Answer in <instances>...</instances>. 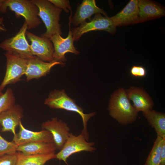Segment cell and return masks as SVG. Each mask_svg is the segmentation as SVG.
<instances>
[{"label": "cell", "mask_w": 165, "mask_h": 165, "mask_svg": "<svg viewBox=\"0 0 165 165\" xmlns=\"http://www.w3.org/2000/svg\"><path fill=\"white\" fill-rule=\"evenodd\" d=\"M138 4V0H130L121 11L111 17L116 27L139 20Z\"/></svg>", "instance_id": "17"}, {"label": "cell", "mask_w": 165, "mask_h": 165, "mask_svg": "<svg viewBox=\"0 0 165 165\" xmlns=\"http://www.w3.org/2000/svg\"><path fill=\"white\" fill-rule=\"evenodd\" d=\"M8 8L16 15L24 17L29 30L36 28L41 23L38 17V9L30 0H3L0 12L6 13Z\"/></svg>", "instance_id": "4"}, {"label": "cell", "mask_w": 165, "mask_h": 165, "mask_svg": "<svg viewBox=\"0 0 165 165\" xmlns=\"http://www.w3.org/2000/svg\"><path fill=\"white\" fill-rule=\"evenodd\" d=\"M71 23L69 21V31L67 37L63 38L60 34H55L52 36L50 39L53 43L54 51L53 60L61 63L64 65V62L66 59L65 54L71 53L78 55L79 52L77 50L74 45L72 32L71 29Z\"/></svg>", "instance_id": "9"}, {"label": "cell", "mask_w": 165, "mask_h": 165, "mask_svg": "<svg viewBox=\"0 0 165 165\" xmlns=\"http://www.w3.org/2000/svg\"><path fill=\"white\" fill-rule=\"evenodd\" d=\"M19 126V131L14 136L12 141L18 146L36 142H54L52 134L48 130H42L39 131L35 132L29 130L24 127L21 122Z\"/></svg>", "instance_id": "13"}, {"label": "cell", "mask_w": 165, "mask_h": 165, "mask_svg": "<svg viewBox=\"0 0 165 165\" xmlns=\"http://www.w3.org/2000/svg\"><path fill=\"white\" fill-rule=\"evenodd\" d=\"M41 127L50 132L57 149L59 150L62 148L70 133L67 124L56 117L43 123Z\"/></svg>", "instance_id": "11"}, {"label": "cell", "mask_w": 165, "mask_h": 165, "mask_svg": "<svg viewBox=\"0 0 165 165\" xmlns=\"http://www.w3.org/2000/svg\"><path fill=\"white\" fill-rule=\"evenodd\" d=\"M44 104L52 108L62 109L78 113L82 120L83 127L81 133L88 140L87 123L89 119L95 115V112L84 113L83 109L67 95L64 90L55 89L51 92L45 99Z\"/></svg>", "instance_id": "2"}, {"label": "cell", "mask_w": 165, "mask_h": 165, "mask_svg": "<svg viewBox=\"0 0 165 165\" xmlns=\"http://www.w3.org/2000/svg\"><path fill=\"white\" fill-rule=\"evenodd\" d=\"M57 149L53 142H36L19 145L16 150L24 155H30L48 154L55 152Z\"/></svg>", "instance_id": "18"}, {"label": "cell", "mask_w": 165, "mask_h": 165, "mask_svg": "<svg viewBox=\"0 0 165 165\" xmlns=\"http://www.w3.org/2000/svg\"><path fill=\"white\" fill-rule=\"evenodd\" d=\"M57 7L63 9L66 13H68L69 10L72 12L71 6L69 0H49Z\"/></svg>", "instance_id": "26"}, {"label": "cell", "mask_w": 165, "mask_h": 165, "mask_svg": "<svg viewBox=\"0 0 165 165\" xmlns=\"http://www.w3.org/2000/svg\"><path fill=\"white\" fill-rule=\"evenodd\" d=\"M18 145L13 141L10 142L3 138L0 134V156L5 154H13L16 152Z\"/></svg>", "instance_id": "24"}, {"label": "cell", "mask_w": 165, "mask_h": 165, "mask_svg": "<svg viewBox=\"0 0 165 165\" xmlns=\"http://www.w3.org/2000/svg\"><path fill=\"white\" fill-rule=\"evenodd\" d=\"M125 90L128 98L133 102V106L138 112H145L152 109L153 102L143 89L132 86Z\"/></svg>", "instance_id": "16"}, {"label": "cell", "mask_w": 165, "mask_h": 165, "mask_svg": "<svg viewBox=\"0 0 165 165\" xmlns=\"http://www.w3.org/2000/svg\"><path fill=\"white\" fill-rule=\"evenodd\" d=\"M23 116L22 107L19 104H14L0 115L1 131L11 132L15 135L16 128L19 126Z\"/></svg>", "instance_id": "12"}, {"label": "cell", "mask_w": 165, "mask_h": 165, "mask_svg": "<svg viewBox=\"0 0 165 165\" xmlns=\"http://www.w3.org/2000/svg\"><path fill=\"white\" fill-rule=\"evenodd\" d=\"M16 165H44L47 161L56 159L55 152L43 155H25L20 152H16Z\"/></svg>", "instance_id": "21"}, {"label": "cell", "mask_w": 165, "mask_h": 165, "mask_svg": "<svg viewBox=\"0 0 165 165\" xmlns=\"http://www.w3.org/2000/svg\"><path fill=\"white\" fill-rule=\"evenodd\" d=\"M160 165H165V139L164 140L161 152Z\"/></svg>", "instance_id": "28"}, {"label": "cell", "mask_w": 165, "mask_h": 165, "mask_svg": "<svg viewBox=\"0 0 165 165\" xmlns=\"http://www.w3.org/2000/svg\"><path fill=\"white\" fill-rule=\"evenodd\" d=\"M131 75L135 77H144L146 74V71L145 68L141 66L134 65L130 70Z\"/></svg>", "instance_id": "27"}, {"label": "cell", "mask_w": 165, "mask_h": 165, "mask_svg": "<svg viewBox=\"0 0 165 165\" xmlns=\"http://www.w3.org/2000/svg\"><path fill=\"white\" fill-rule=\"evenodd\" d=\"M16 152L0 155V165H16L17 157Z\"/></svg>", "instance_id": "25"}, {"label": "cell", "mask_w": 165, "mask_h": 165, "mask_svg": "<svg viewBox=\"0 0 165 165\" xmlns=\"http://www.w3.org/2000/svg\"><path fill=\"white\" fill-rule=\"evenodd\" d=\"M28 25L25 22L18 32L14 36L7 38L0 43V48L18 54L22 57L28 59L34 57L30 45L26 37Z\"/></svg>", "instance_id": "8"}, {"label": "cell", "mask_w": 165, "mask_h": 165, "mask_svg": "<svg viewBox=\"0 0 165 165\" xmlns=\"http://www.w3.org/2000/svg\"><path fill=\"white\" fill-rule=\"evenodd\" d=\"M26 35L31 42V49L34 56L46 62L53 61L54 49L50 38L37 36L28 31Z\"/></svg>", "instance_id": "10"}, {"label": "cell", "mask_w": 165, "mask_h": 165, "mask_svg": "<svg viewBox=\"0 0 165 165\" xmlns=\"http://www.w3.org/2000/svg\"><path fill=\"white\" fill-rule=\"evenodd\" d=\"M38 9V16L44 23L46 32L41 36L50 38L55 34H62L59 22L62 10L52 3L49 0H31Z\"/></svg>", "instance_id": "3"}, {"label": "cell", "mask_w": 165, "mask_h": 165, "mask_svg": "<svg viewBox=\"0 0 165 165\" xmlns=\"http://www.w3.org/2000/svg\"><path fill=\"white\" fill-rule=\"evenodd\" d=\"M71 30L74 41H77L84 34L89 32L104 31L112 34L115 32L116 29L111 17H104L101 14L97 13L89 22L86 21Z\"/></svg>", "instance_id": "6"}, {"label": "cell", "mask_w": 165, "mask_h": 165, "mask_svg": "<svg viewBox=\"0 0 165 165\" xmlns=\"http://www.w3.org/2000/svg\"><path fill=\"white\" fill-rule=\"evenodd\" d=\"M16 99L13 90L8 88L0 97V115L15 104Z\"/></svg>", "instance_id": "23"}, {"label": "cell", "mask_w": 165, "mask_h": 165, "mask_svg": "<svg viewBox=\"0 0 165 165\" xmlns=\"http://www.w3.org/2000/svg\"><path fill=\"white\" fill-rule=\"evenodd\" d=\"M109 114L122 125H127L134 122L138 112L131 105L123 88H119L112 95L110 100Z\"/></svg>", "instance_id": "1"}, {"label": "cell", "mask_w": 165, "mask_h": 165, "mask_svg": "<svg viewBox=\"0 0 165 165\" xmlns=\"http://www.w3.org/2000/svg\"><path fill=\"white\" fill-rule=\"evenodd\" d=\"M6 58V69L4 78L0 85V91H2L9 84H14L20 80L24 75L28 59L14 52L6 51L4 54Z\"/></svg>", "instance_id": "5"}, {"label": "cell", "mask_w": 165, "mask_h": 165, "mask_svg": "<svg viewBox=\"0 0 165 165\" xmlns=\"http://www.w3.org/2000/svg\"><path fill=\"white\" fill-rule=\"evenodd\" d=\"M71 13L69 21L76 27L86 22L87 19L90 20L94 14L102 13L107 16L105 11L97 6L95 0H83L78 7L72 17V13Z\"/></svg>", "instance_id": "14"}, {"label": "cell", "mask_w": 165, "mask_h": 165, "mask_svg": "<svg viewBox=\"0 0 165 165\" xmlns=\"http://www.w3.org/2000/svg\"><path fill=\"white\" fill-rule=\"evenodd\" d=\"M143 114L149 124L155 129L157 136L165 138V113L152 109Z\"/></svg>", "instance_id": "20"}, {"label": "cell", "mask_w": 165, "mask_h": 165, "mask_svg": "<svg viewBox=\"0 0 165 165\" xmlns=\"http://www.w3.org/2000/svg\"><path fill=\"white\" fill-rule=\"evenodd\" d=\"M3 93L2 91H0V97L3 94Z\"/></svg>", "instance_id": "30"}, {"label": "cell", "mask_w": 165, "mask_h": 165, "mask_svg": "<svg viewBox=\"0 0 165 165\" xmlns=\"http://www.w3.org/2000/svg\"><path fill=\"white\" fill-rule=\"evenodd\" d=\"M139 17L140 21H145L165 15L164 9L152 1L138 0Z\"/></svg>", "instance_id": "19"}, {"label": "cell", "mask_w": 165, "mask_h": 165, "mask_svg": "<svg viewBox=\"0 0 165 165\" xmlns=\"http://www.w3.org/2000/svg\"><path fill=\"white\" fill-rule=\"evenodd\" d=\"M165 138L157 136L144 165H160V154Z\"/></svg>", "instance_id": "22"}, {"label": "cell", "mask_w": 165, "mask_h": 165, "mask_svg": "<svg viewBox=\"0 0 165 165\" xmlns=\"http://www.w3.org/2000/svg\"><path fill=\"white\" fill-rule=\"evenodd\" d=\"M93 142H89L82 133L75 135L70 133L62 148L56 155V159L66 163L71 155L82 151L93 152L96 148Z\"/></svg>", "instance_id": "7"}, {"label": "cell", "mask_w": 165, "mask_h": 165, "mask_svg": "<svg viewBox=\"0 0 165 165\" xmlns=\"http://www.w3.org/2000/svg\"><path fill=\"white\" fill-rule=\"evenodd\" d=\"M57 64L63 65L61 63L54 61L50 62L43 61L35 56L28 59L24 74L26 80L28 81L44 76L49 73L52 67Z\"/></svg>", "instance_id": "15"}, {"label": "cell", "mask_w": 165, "mask_h": 165, "mask_svg": "<svg viewBox=\"0 0 165 165\" xmlns=\"http://www.w3.org/2000/svg\"><path fill=\"white\" fill-rule=\"evenodd\" d=\"M3 0H0V10L1 8Z\"/></svg>", "instance_id": "29"}]
</instances>
